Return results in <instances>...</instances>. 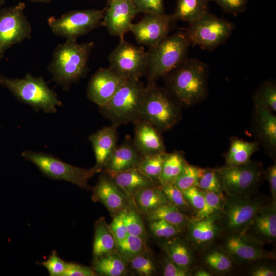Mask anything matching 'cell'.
<instances>
[{
    "mask_svg": "<svg viewBox=\"0 0 276 276\" xmlns=\"http://www.w3.org/2000/svg\"><path fill=\"white\" fill-rule=\"evenodd\" d=\"M204 205L200 211L196 213L193 218L199 219L222 214L225 202V196L213 192H204Z\"/></svg>",
    "mask_w": 276,
    "mask_h": 276,
    "instance_id": "obj_36",
    "label": "cell"
},
{
    "mask_svg": "<svg viewBox=\"0 0 276 276\" xmlns=\"http://www.w3.org/2000/svg\"><path fill=\"white\" fill-rule=\"evenodd\" d=\"M175 21L171 14H145L140 21L131 25L129 31L139 44L150 48L168 36Z\"/></svg>",
    "mask_w": 276,
    "mask_h": 276,
    "instance_id": "obj_14",
    "label": "cell"
},
{
    "mask_svg": "<svg viewBox=\"0 0 276 276\" xmlns=\"http://www.w3.org/2000/svg\"><path fill=\"white\" fill-rule=\"evenodd\" d=\"M148 250L144 238L139 236L128 234L117 244V253L127 262L138 255L147 253Z\"/></svg>",
    "mask_w": 276,
    "mask_h": 276,
    "instance_id": "obj_34",
    "label": "cell"
},
{
    "mask_svg": "<svg viewBox=\"0 0 276 276\" xmlns=\"http://www.w3.org/2000/svg\"><path fill=\"white\" fill-rule=\"evenodd\" d=\"M256 108L262 138L270 146L275 147V117L266 107L256 104Z\"/></svg>",
    "mask_w": 276,
    "mask_h": 276,
    "instance_id": "obj_32",
    "label": "cell"
},
{
    "mask_svg": "<svg viewBox=\"0 0 276 276\" xmlns=\"http://www.w3.org/2000/svg\"><path fill=\"white\" fill-rule=\"evenodd\" d=\"M166 154L164 152L144 156L137 168L152 179L158 182Z\"/></svg>",
    "mask_w": 276,
    "mask_h": 276,
    "instance_id": "obj_35",
    "label": "cell"
},
{
    "mask_svg": "<svg viewBox=\"0 0 276 276\" xmlns=\"http://www.w3.org/2000/svg\"><path fill=\"white\" fill-rule=\"evenodd\" d=\"M263 205L257 199L227 195L222 212L227 229L234 234L245 231Z\"/></svg>",
    "mask_w": 276,
    "mask_h": 276,
    "instance_id": "obj_13",
    "label": "cell"
},
{
    "mask_svg": "<svg viewBox=\"0 0 276 276\" xmlns=\"http://www.w3.org/2000/svg\"><path fill=\"white\" fill-rule=\"evenodd\" d=\"M124 220L129 235L144 238L145 228L141 218L135 209L129 206L124 210Z\"/></svg>",
    "mask_w": 276,
    "mask_h": 276,
    "instance_id": "obj_42",
    "label": "cell"
},
{
    "mask_svg": "<svg viewBox=\"0 0 276 276\" xmlns=\"http://www.w3.org/2000/svg\"><path fill=\"white\" fill-rule=\"evenodd\" d=\"M6 0H0V6L5 4Z\"/></svg>",
    "mask_w": 276,
    "mask_h": 276,
    "instance_id": "obj_56",
    "label": "cell"
},
{
    "mask_svg": "<svg viewBox=\"0 0 276 276\" xmlns=\"http://www.w3.org/2000/svg\"><path fill=\"white\" fill-rule=\"evenodd\" d=\"M209 0H177L172 16L175 21L190 24L209 12Z\"/></svg>",
    "mask_w": 276,
    "mask_h": 276,
    "instance_id": "obj_27",
    "label": "cell"
},
{
    "mask_svg": "<svg viewBox=\"0 0 276 276\" xmlns=\"http://www.w3.org/2000/svg\"><path fill=\"white\" fill-rule=\"evenodd\" d=\"M109 226L117 244L127 236L128 234L124 220V210L115 215Z\"/></svg>",
    "mask_w": 276,
    "mask_h": 276,
    "instance_id": "obj_48",
    "label": "cell"
},
{
    "mask_svg": "<svg viewBox=\"0 0 276 276\" xmlns=\"http://www.w3.org/2000/svg\"><path fill=\"white\" fill-rule=\"evenodd\" d=\"M258 149V144L256 142L242 140L233 141L226 155V165L239 166L249 163L251 155Z\"/></svg>",
    "mask_w": 276,
    "mask_h": 276,
    "instance_id": "obj_29",
    "label": "cell"
},
{
    "mask_svg": "<svg viewBox=\"0 0 276 276\" xmlns=\"http://www.w3.org/2000/svg\"><path fill=\"white\" fill-rule=\"evenodd\" d=\"M139 13L144 14H164V0H131Z\"/></svg>",
    "mask_w": 276,
    "mask_h": 276,
    "instance_id": "obj_45",
    "label": "cell"
},
{
    "mask_svg": "<svg viewBox=\"0 0 276 276\" xmlns=\"http://www.w3.org/2000/svg\"><path fill=\"white\" fill-rule=\"evenodd\" d=\"M191 275L189 269L177 265L170 260L169 258L166 260L164 266L163 275L189 276Z\"/></svg>",
    "mask_w": 276,
    "mask_h": 276,
    "instance_id": "obj_51",
    "label": "cell"
},
{
    "mask_svg": "<svg viewBox=\"0 0 276 276\" xmlns=\"http://www.w3.org/2000/svg\"><path fill=\"white\" fill-rule=\"evenodd\" d=\"M26 5L19 2L0 9V59L13 45L31 38V25L24 11Z\"/></svg>",
    "mask_w": 276,
    "mask_h": 276,
    "instance_id": "obj_10",
    "label": "cell"
},
{
    "mask_svg": "<svg viewBox=\"0 0 276 276\" xmlns=\"http://www.w3.org/2000/svg\"><path fill=\"white\" fill-rule=\"evenodd\" d=\"M104 12L105 10L94 9L72 10L58 18L50 17L48 24L55 35L77 40L102 26Z\"/></svg>",
    "mask_w": 276,
    "mask_h": 276,
    "instance_id": "obj_9",
    "label": "cell"
},
{
    "mask_svg": "<svg viewBox=\"0 0 276 276\" xmlns=\"http://www.w3.org/2000/svg\"><path fill=\"white\" fill-rule=\"evenodd\" d=\"M194 275L195 276H211L212 274L204 269L200 268L195 271Z\"/></svg>",
    "mask_w": 276,
    "mask_h": 276,
    "instance_id": "obj_54",
    "label": "cell"
},
{
    "mask_svg": "<svg viewBox=\"0 0 276 276\" xmlns=\"http://www.w3.org/2000/svg\"><path fill=\"white\" fill-rule=\"evenodd\" d=\"M201 168L186 164L173 184L181 191L193 187H198Z\"/></svg>",
    "mask_w": 276,
    "mask_h": 276,
    "instance_id": "obj_39",
    "label": "cell"
},
{
    "mask_svg": "<svg viewBox=\"0 0 276 276\" xmlns=\"http://www.w3.org/2000/svg\"><path fill=\"white\" fill-rule=\"evenodd\" d=\"M147 253L138 255L129 262L132 269L141 276H151L156 270L153 260L146 255Z\"/></svg>",
    "mask_w": 276,
    "mask_h": 276,
    "instance_id": "obj_44",
    "label": "cell"
},
{
    "mask_svg": "<svg viewBox=\"0 0 276 276\" xmlns=\"http://www.w3.org/2000/svg\"><path fill=\"white\" fill-rule=\"evenodd\" d=\"M220 217L217 214L202 219H189L188 237L196 247L204 246L218 236L221 231Z\"/></svg>",
    "mask_w": 276,
    "mask_h": 276,
    "instance_id": "obj_20",
    "label": "cell"
},
{
    "mask_svg": "<svg viewBox=\"0 0 276 276\" xmlns=\"http://www.w3.org/2000/svg\"><path fill=\"white\" fill-rule=\"evenodd\" d=\"M267 178L273 200L276 201V165L273 164L267 171Z\"/></svg>",
    "mask_w": 276,
    "mask_h": 276,
    "instance_id": "obj_52",
    "label": "cell"
},
{
    "mask_svg": "<svg viewBox=\"0 0 276 276\" xmlns=\"http://www.w3.org/2000/svg\"><path fill=\"white\" fill-rule=\"evenodd\" d=\"M257 240L270 242L276 238V201L263 205L250 225Z\"/></svg>",
    "mask_w": 276,
    "mask_h": 276,
    "instance_id": "obj_23",
    "label": "cell"
},
{
    "mask_svg": "<svg viewBox=\"0 0 276 276\" xmlns=\"http://www.w3.org/2000/svg\"><path fill=\"white\" fill-rule=\"evenodd\" d=\"M126 80L109 67L100 68L88 82L87 97L101 107L108 102Z\"/></svg>",
    "mask_w": 276,
    "mask_h": 276,
    "instance_id": "obj_15",
    "label": "cell"
},
{
    "mask_svg": "<svg viewBox=\"0 0 276 276\" xmlns=\"http://www.w3.org/2000/svg\"><path fill=\"white\" fill-rule=\"evenodd\" d=\"M198 187L205 192L223 195L222 181L216 170L201 168Z\"/></svg>",
    "mask_w": 276,
    "mask_h": 276,
    "instance_id": "obj_37",
    "label": "cell"
},
{
    "mask_svg": "<svg viewBox=\"0 0 276 276\" xmlns=\"http://www.w3.org/2000/svg\"><path fill=\"white\" fill-rule=\"evenodd\" d=\"M108 60L109 67L126 79L140 80L146 74L147 51L124 38L110 53Z\"/></svg>",
    "mask_w": 276,
    "mask_h": 276,
    "instance_id": "obj_11",
    "label": "cell"
},
{
    "mask_svg": "<svg viewBox=\"0 0 276 276\" xmlns=\"http://www.w3.org/2000/svg\"><path fill=\"white\" fill-rule=\"evenodd\" d=\"M161 188L169 203L175 206L182 212L192 209L186 200L182 192L173 183L161 186Z\"/></svg>",
    "mask_w": 276,
    "mask_h": 276,
    "instance_id": "obj_41",
    "label": "cell"
},
{
    "mask_svg": "<svg viewBox=\"0 0 276 276\" xmlns=\"http://www.w3.org/2000/svg\"><path fill=\"white\" fill-rule=\"evenodd\" d=\"M138 13L131 0H109L102 26L105 27L111 35L123 38Z\"/></svg>",
    "mask_w": 276,
    "mask_h": 276,
    "instance_id": "obj_16",
    "label": "cell"
},
{
    "mask_svg": "<svg viewBox=\"0 0 276 276\" xmlns=\"http://www.w3.org/2000/svg\"><path fill=\"white\" fill-rule=\"evenodd\" d=\"M217 4L226 13L234 16H237L239 13L245 10L248 0H209Z\"/></svg>",
    "mask_w": 276,
    "mask_h": 276,
    "instance_id": "obj_49",
    "label": "cell"
},
{
    "mask_svg": "<svg viewBox=\"0 0 276 276\" xmlns=\"http://www.w3.org/2000/svg\"><path fill=\"white\" fill-rule=\"evenodd\" d=\"M234 27L232 22L208 12L189 24L185 33L190 45L211 51L228 39Z\"/></svg>",
    "mask_w": 276,
    "mask_h": 276,
    "instance_id": "obj_8",
    "label": "cell"
},
{
    "mask_svg": "<svg viewBox=\"0 0 276 276\" xmlns=\"http://www.w3.org/2000/svg\"><path fill=\"white\" fill-rule=\"evenodd\" d=\"M108 175L131 200L133 196L140 190L156 186V181L145 175L138 168Z\"/></svg>",
    "mask_w": 276,
    "mask_h": 276,
    "instance_id": "obj_24",
    "label": "cell"
},
{
    "mask_svg": "<svg viewBox=\"0 0 276 276\" xmlns=\"http://www.w3.org/2000/svg\"><path fill=\"white\" fill-rule=\"evenodd\" d=\"M94 151L96 165L93 167L96 173L101 172L117 147L116 126H107L98 130L88 137Z\"/></svg>",
    "mask_w": 276,
    "mask_h": 276,
    "instance_id": "obj_19",
    "label": "cell"
},
{
    "mask_svg": "<svg viewBox=\"0 0 276 276\" xmlns=\"http://www.w3.org/2000/svg\"><path fill=\"white\" fill-rule=\"evenodd\" d=\"M225 251L234 259L240 262H251L262 259H274L273 251L262 248L259 242H253L241 233L228 236L224 245Z\"/></svg>",
    "mask_w": 276,
    "mask_h": 276,
    "instance_id": "obj_17",
    "label": "cell"
},
{
    "mask_svg": "<svg viewBox=\"0 0 276 276\" xmlns=\"http://www.w3.org/2000/svg\"><path fill=\"white\" fill-rule=\"evenodd\" d=\"M142 157L133 142L126 141L117 146L103 169L110 175L137 168Z\"/></svg>",
    "mask_w": 276,
    "mask_h": 276,
    "instance_id": "obj_21",
    "label": "cell"
},
{
    "mask_svg": "<svg viewBox=\"0 0 276 276\" xmlns=\"http://www.w3.org/2000/svg\"><path fill=\"white\" fill-rule=\"evenodd\" d=\"M0 85L7 88L20 102L36 111L55 113L62 102L42 77L27 74L22 78H11L0 76Z\"/></svg>",
    "mask_w": 276,
    "mask_h": 276,
    "instance_id": "obj_3",
    "label": "cell"
},
{
    "mask_svg": "<svg viewBox=\"0 0 276 276\" xmlns=\"http://www.w3.org/2000/svg\"><path fill=\"white\" fill-rule=\"evenodd\" d=\"M165 250L170 260L177 265L189 269L193 262V256L189 246L180 239H173L165 244Z\"/></svg>",
    "mask_w": 276,
    "mask_h": 276,
    "instance_id": "obj_33",
    "label": "cell"
},
{
    "mask_svg": "<svg viewBox=\"0 0 276 276\" xmlns=\"http://www.w3.org/2000/svg\"><path fill=\"white\" fill-rule=\"evenodd\" d=\"M204 259L208 266L217 273L227 272L233 266L231 257L225 251L212 250L205 255Z\"/></svg>",
    "mask_w": 276,
    "mask_h": 276,
    "instance_id": "obj_38",
    "label": "cell"
},
{
    "mask_svg": "<svg viewBox=\"0 0 276 276\" xmlns=\"http://www.w3.org/2000/svg\"><path fill=\"white\" fill-rule=\"evenodd\" d=\"M133 144L143 156L165 152L158 130L147 122L139 120L135 122Z\"/></svg>",
    "mask_w": 276,
    "mask_h": 276,
    "instance_id": "obj_22",
    "label": "cell"
},
{
    "mask_svg": "<svg viewBox=\"0 0 276 276\" xmlns=\"http://www.w3.org/2000/svg\"><path fill=\"white\" fill-rule=\"evenodd\" d=\"M126 261L114 252L94 260L93 268L97 274L106 276H123L127 274Z\"/></svg>",
    "mask_w": 276,
    "mask_h": 276,
    "instance_id": "obj_28",
    "label": "cell"
},
{
    "mask_svg": "<svg viewBox=\"0 0 276 276\" xmlns=\"http://www.w3.org/2000/svg\"><path fill=\"white\" fill-rule=\"evenodd\" d=\"M97 273L93 267H89L73 262H67L63 276H95Z\"/></svg>",
    "mask_w": 276,
    "mask_h": 276,
    "instance_id": "obj_50",
    "label": "cell"
},
{
    "mask_svg": "<svg viewBox=\"0 0 276 276\" xmlns=\"http://www.w3.org/2000/svg\"><path fill=\"white\" fill-rule=\"evenodd\" d=\"M208 67L195 58H187L164 77L170 95L185 105H191L207 94Z\"/></svg>",
    "mask_w": 276,
    "mask_h": 276,
    "instance_id": "obj_2",
    "label": "cell"
},
{
    "mask_svg": "<svg viewBox=\"0 0 276 276\" xmlns=\"http://www.w3.org/2000/svg\"><path fill=\"white\" fill-rule=\"evenodd\" d=\"M93 201L100 202L115 215L129 206L131 199L107 174L100 176L93 188Z\"/></svg>",
    "mask_w": 276,
    "mask_h": 276,
    "instance_id": "obj_18",
    "label": "cell"
},
{
    "mask_svg": "<svg viewBox=\"0 0 276 276\" xmlns=\"http://www.w3.org/2000/svg\"><path fill=\"white\" fill-rule=\"evenodd\" d=\"M252 276H275V269L267 265H261L254 268L250 273Z\"/></svg>",
    "mask_w": 276,
    "mask_h": 276,
    "instance_id": "obj_53",
    "label": "cell"
},
{
    "mask_svg": "<svg viewBox=\"0 0 276 276\" xmlns=\"http://www.w3.org/2000/svg\"><path fill=\"white\" fill-rule=\"evenodd\" d=\"M186 164L187 162L180 153L178 152L167 153L158 179V182L161 186L173 183Z\"/></svg>",
    "mask_w": 276,
    "mask_h": 276,
    "instance_id": "obj_31",
    "label": "cell"
},
{
    "mask_svg": "<svg viewBox=\"0 0 276 276\" xmlns=\"http://www.w3.org/2000/svg\"><path fill=\"white\" fill-rule=\"evenodd\" d=\"M35 3H49L52 0H29Z\"/></svg>",
    "mask_w": 276,
    "mask_h": 276,
    "instance_id": "obj_55",
    "label": "cell"
},
{
    "mask_svg": "<svg viewBox=\"0 0 276 276\" xmlns=\"http://www.w3.org/2000/svg\"><path fill=\"white\" fill-rule=\"evenodd\" d=\"M146 215L149 221L157 219L163 220L181 229L187 226L189 220L183 212L170 203L162 205Z\"/></svg>",
    "mask_w": 276,
    "mask_h": 276,
    "instance_id": "obj_30",
    "label": "cell"
},
{
    "mask_svg": "<svg viewBox=\"0 0 276 276\" xmlns=\"http://www.w3.org/2000/svg\"><path fill=\"white\" fill-rule=\"evenodd\" d=\"M179 119L177 107L167 90L149 81L140 111V120L151 125L157 130L171 128Z\"/></svg>",
    "mask_w": 276,
    "mask_h": 276,
    "instance_id": "obj_6",
    "label": "cell"
},
{
    "mask_svg": "<svg viewBox=\"0 0 276 276\" xmlns=\"http://www.w3.org/2000/svg\"><path fill=\"white\" fill-rule=\"evenodd\" d=\"M66 264L67 262L58 256L55 250L52 252L46 261L40 263L48 270L50 275L51 276H63Z\"/></svg>",
    "mask_w": 276,
    "mask_h": 276,
    "instance_id": "obj_46",
    "label": "cell"
},
{
    "mask_svg": "<svg viewBox=\"0 0 276 276\" xmlns=\"http://www.w3.org/2000/svg\"><path fill=\"white\" fill-rule=\"evenodd\" d=\"M150 222V230L154 236L158 238H172L181 232L182 229L179 227L163 220L157 219Z\"/></svg>",
    "mask_w": 276,
    "mask_h": 276,
    "instance_id": "obj_43",
    "label": "cell"
},
{
    "mask_svg": "<svg viewBox=\"0 0 276 276\" xmlns=\"http://www.w3.org/2000/svg\"><path fill=\"white\" fill-rule=\"evenodd\" d=\"M95 234L93 245L94 260L108 254L117 252V243L109 225L103 217L94 224Z\"/></svg>",
    "mask_w": 276,
    "mask_h": 276,
    "instance_id": "obj_25",
    "label": "cell"
},
{
    "mask_svg": "<svg viewBox=\"0 0 276 276\" xmlns=\"http://www.w3.org/2000/svg\"><path fill=\"white\" fill-rule=\"evenodd\" d=\"M22 156L35 165L45 176L64 180L85 189H89L88 181L96 173L93 168L84 169L66 163L51 154L27 150Z\"/></svg>",
    "mask_w": 276,
    "mask_h": 276,
    "instance_id": "obj_7",
    "label": "cell"
},
{
    "mask_svg": "<svg viewBox=\"0 0 276 276\" xmlns=\"http://www.w3.org/2000/svg\"><path fill=\"white\" fill-rule=\"evenodd\" d=\"M146 87L140 80L127 79L112 98L100 107L101 113L117 126L140 120Z\"/></svg>",
    "mask_w": 276,
    "mask_h": 276,
    "instance_id": "obj_5",
    "label": "cell"
},
{
    "mask_svg": "<svg viewBox=\"0 0 276 276\" xmlns=\"http://www.w3.org/2000/svg\"><path fill=\"white\" fill-rule=\"evenodd\" d=\"M182 192L187 202L196 213L203 208L205 203L204 193L198 187H193Z\"/></svg>",
    "mask_w": 276,
    "mask_h": 276,
    "instance_id": "obj_47",
    "label": "cell"
},
{
    "mask_svg": "<svg viewBox=\"0 0 276 276\" xmlns=\"http://www.w3.org/2000/svg\"><path fill=\"white\" fill-rule=\"evenodd\" d=\"M94 46V41L79 43L74 40L58 44L48 67L52 80L67 90L72 84L85 77L89 70L88 63Z\"/></svg>",
    "mask_w": 276,
    "mask_h": 276,
    "instance_id": "obj_1",
    "label": "cell"
},
{
    "mask_svg": "<svg viewBox=\"0 0 276 276\" xmlns=\"http://www.w3.org/2000/svg\"><path fill=\"white\" fill-rule=\"evenodd\" d=\"M256 105L276 111V87L271 83H265L257 90L255 96Z\"/></svg>",
    "mask_w": 276,
    "mask_h": 276,
    "instance_id": "obj_40",
    "label": "cell"
},
{
    "mask_svg": "<svg viewBox=\"0 0 276 276\" xmlns=\"http://www.w3.org/2000/svg\"><path fill=\"white\" fill-rule=\"evenodd\" d=\"M190 44L185 32L168 36L147 51L146 74L149 81L165 77L188 58Z\"/></svg>",
    "mask_w": 276,
    "mask_h": 276,
    "instance_id": "obj_4",
    "label": "cell"
},
{
    "mask_svg": "<svg viewBox=\"0 0 276 276\" xmlns=\"http://www.w3.org/2000/svg\"><path fill=\"white\" fill-rule=\"evenodd\" d=\"M224 192L228 195L245 197L259 181L262 173L256 164L249 163L239 166L226 165L216 169Z\"/></svg>",
    "mask_w": 276,
    "mask_h": 276,
    "instance_id": "obj_12",
    "label": "cell"
},
{
    "mask_svg": "<svg viewBox=\"0 0 276 276\" xmlns=\"http://www.w3.org/2000/svg\"><path fill=\"white\" fill-rule=\"evenodd\" d=\"M131 201L140 213L147 215L155 209L169 203L161 187L145 188L136 193Z\"/></svg>",
    "mask_w": 276,
    "mask_h": 276,
    "instance_id": "obj_26",
    "label": "cell"
}]
</instances>
